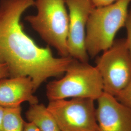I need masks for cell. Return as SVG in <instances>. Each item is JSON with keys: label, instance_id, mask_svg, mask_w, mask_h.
I'll list each match as a JSON object with an SVG mask.
<instances>
[{"label": "cell", "instance_id": "9c48e42d", "mask_svg": "<svg viewBox=\"0 0 131 131\" xmlns=\"http://www.w3.org/2000/svg\"><path fill=\"white\" fill-rule=\"evenodd\" d=\"M34 86L28 76L7 77L0 80V105L5 108L16 107L24 102L30 105L38 103L34 95Z\"/></svg>", "mask_w": 131, "mask_h": 131}, {"label": "cell", "instance_id": "30bf717a", "mask_svg": "<svg viewBox=\"0 0 131 131\" xmlns=\"http://www.w3.org/2000/svg\"><path fill=\"white\" fill-rule=\"evenodd\" d=\"M25 115L28 122L33 123L40 131H61L54 116L43 104L30 105Z\"/></svg>", "mask_w": 131, "mask_h": 131}, {"label": "cell", "instance_id": "7c38bea8", "mask_svg": "<svg viewBox=\"0 0 131 131\" xmlns=\"http://www.w3.org/2000/svg\"><path fill=\"white\" fill-rule=\"evenodd\" d=\"M122 103L131 107V80L126 86L115 96Z\"/></svg>", "mask_w": 131, "mask_h": 131}, {"label": "cell", "instance_id": "8fae6325", "mask_svg": "<svg viewBox=\"0 0 131 131\" xmlns=\"http://www.w3.org/2000/svg\"><path fill=\"white\" fill-rule=\"evenodd\" d=\"M24 122L21 115L20 106L5 108L0 131H23Z\"/></svg>", "mask_w": 131, "mask_h": 131}, {"label": "cell", "instance_id": "e0dca14e", "mask_svg": "<svg viewBox=\"0 0 131 131\" xmlns=\"http://www.w3.org/2000/svg\"><path fill=\"white\" fill-rule=\"evenodd\" d=\"M5 109V107L0 105V131H1V126H2L3 121V118H4V116Z\"/></svg>", "mask_w": 131, "mask_h": 131}, {"label": "cell", "instance_id": "8992f818", "mask_svg": "<svg viewBox=\"0 0 131 131\" xmlns=\"http://www.w3.org/2000/svg\"><path fill=\"white\" fill-rule=\"evenodd\" d=\"M94 100L72 98L49 101L47 106L61 131H99Z\"/></svg>", "mask_w": 131, "mask_h": 131}, {"label": "cell", "instance_id": "6da1fadb", "mask_svg": "<svg viewBox=\"0 0 131 131\" xmlns=\"http://www.w3.org/2000/svg\"><path fill=\"white\" fill-rule=\"evenodd\" d=\"M35 1L0 0V64L7 66L9 77H30L36 92L48 79L63 75L73 58L55 57L24 32L20 19Z\"/></svg>", "mask_w": 131, "mask_h": 131}, {"label": "cell", "instance_id": "5bb4252c", "mask_svg": "<svg viewBox=\"0 0 131 131\" xmlns=\"http://www.w3.org/2000/svg\"><path fill=\"white\" fill-rule=\"evenodd\" d=\"M119 0H91L95 7L111 5Z\"/></svg>", "mask_w": 131, "mask_h": 131}, {"label": "cell", "instance_id": "52a82bcc", "mask_svg": "<svg viewBox=\"0 0 131 131\" xmlns=\"http://www.w3.org/2000/svg\"><path fill=\"white\" fill-rule=\"evenodd\" d=\"M69 23L67 39L69 56L83 62H89L85 40L86 25L95 7L91 0H65Z\"/></svg>", "mask_w": 131, "mask_h": 131}, {"label": "cell", "instance_id": "3957f363", "mask_svg": "<svg viewBox=\"0 0 131 131\" xmlns=\"http://www.w3.org/2000/svg\"><path fill=\"white\" fill-rule=\"evenodd\" d=\"M58 80L49 82L46 96L49 101L71 98H89L97 100L103 92V80L96 66L73 58Z\"/></svg>", "mask_w": 131, "mask_h": 131}, {"label": "cell", "instance_id": "ba28073f", "mask_svg": "<svg viewBox=\"0 0 131 131\" xmlns=\"http://www.w3.org/2000/svg\"><path fill=\"white\" fill-rule=\"evenodd\" d=\"M97 100L99 131H131V107L104 92Z\"/></svg>", "mask_w": 131, "mask_h": 131}, {"label": "cell", "instance_id": "9a60e30c", "mask_svg": "<svg viewBox=\"0 0 131 131\" xmlns=\"http://www.w3.org/2000/svg\"><path fill=\"white\" fill-rule=\"evenodd\" d=\"M9 77V72L7 66L4 64H0V80Z\"/></svg>", "mask_w": 131, "mask_h": 131}, {"label": "cell", "instance_id": "7a4b0ae2", "mask_svg": "<svg viewBox=\"0 0 131 131\" xmlns=\"http://www.w3.org/2000/svg\"><path fill=\"white\" fill-rule=\"evenodd\" d=\"M131 0H119L111 5L95 7L86 25L85 45L94 58L111 47L118 31L124 27Z\"/></svg>", "mask_w": 131, "mask_h": 131}, {"label": "cell", "instance_id": "5b68a950", "mask_svg": "<svg viewBox=\"0 0 131 131\" xmlns=\"http://www.w3.org/2000/svg\"><path fill=\"white\" fill-rule=\"evenodd\" d=\"M96 67L103 80V91L116 96L131 80V56L125 39L115 40L97 57Z\"/></svg>", "mask_w": 131, "mask_h": 131}, {"label": "cell", "instance_id": "277c9868", "mask_svg": "<svg viewBox=\"0 0 131 131\" xmlns=\"http://www.w3.org/2000/svg\"><path fill=\"white\" fill-rule=\"evenodd\" d=\"M37 13L25 20L61 57L69 56L67 39L69 18L65 0H35Z\"/></svg>", "mask_w": 131, "mask_h": 131}, {"label": "cell", "instance_id": "2e32d148", "mask_svg": "<svg viewBox=\"0 0 131 131\" xmlns=\"http://www.w3.org/2000/svg\"><path fill=\"white\" fill-rule=\"evenodd\" d=\"M23 131H40V130L33 123L30 122H25Z\"/></svg>", "mask_w": 131, "mask_h": 131}, {"label": "cell", "instance_id": "4fadbf2b", "mask_svg": "<svg viewBox=\"0 0 131 131\" xmlns=\"http://www.w3.org/2000/svg\"><path fill=\"white\" fill-rule=\"evenodd\" d=\"M124 27L126 28L127 33L125 41L131 56V6L129 7V9Z\"/></svg>", "mask_w": 131, "mask_h": 131}]
</instances>
